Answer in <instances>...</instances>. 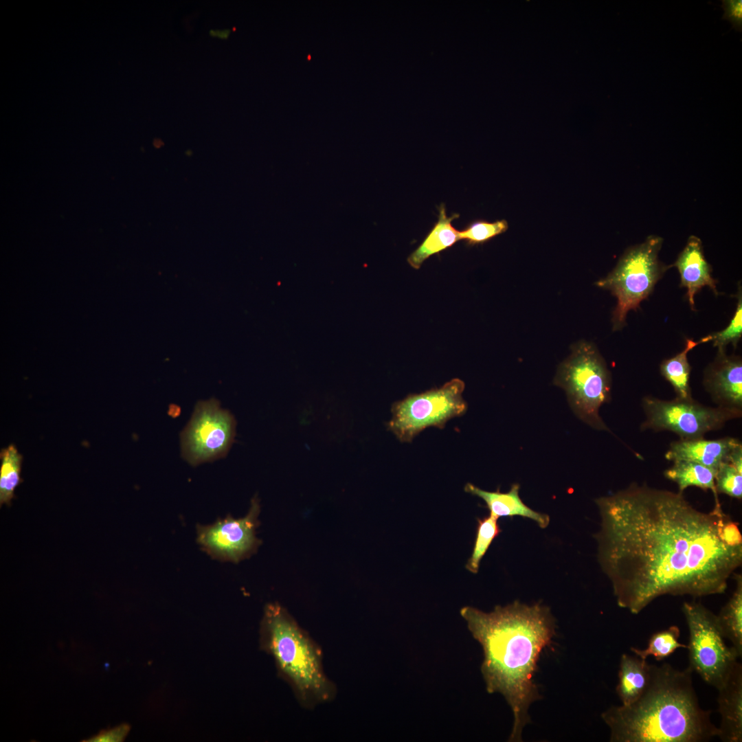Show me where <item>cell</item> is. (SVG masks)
I'll return each mask as SVG.
<instances>
[{"instance_id": "7", "label": "cell", "mask_w": 742, "mask_h": 742, "mask_svg": "<svg viewBox=\"0 0 742 742\" xmlns=\"http://www.w3.org/2000/svg\"><path fill=\"white\" fill-rule=\"evenodd\" d=\"M465 384L456 378L439 388L410 394L395 402L391 409L392 418L387 423L402 442H410L428 427H445L450 419L463 415L467 404L462 397Z\"/></svg>"}, {"instance_id": "19", "label": "cell", "mask_w": 742, "mask_h": 742, "mask_svg": "<svg viewBox=\"0 0 742 742\" xmlns=\"http://www.w3.org/2000/svg\"><path fill=\"white\" fill-rule=\"evenodd\" d=\"M715 474V470L689 460L675 461L664 473L666 479L677 484L679 493H683L689 486H697L705 491L710 490L714 494L715 502H718Z\"/></svg>"}, {"instance_id": "21", "label": "cell", "mask_w": 742, "mask_h": 742, "mask_svg": "<svg viewBox=\"0 0 742 742\" xmlns=\"http://www.w3.org/2000/svg\"><path fill=\"white\" fill-rule=\"evenodd\" d=\"M699 344V341L687 339L685 348L675 356L664 360L660 364L662 376L673 386L676 398H692L690 387L691 367L688 361V352Z\"/></svg>"}, {"instance_id": "2", "label": "cell", "mask_w": 742, "mask_h": 742, "mask_svg": "<svg viewBox=\"0 0 742 742\" xmlns=\"http://www.w3.org/2000/svg\"><path fill=\"white\" fill-rule=\"evenodd\" d=\"M460 615L483 649L481 671L486 690L501 693L513 711L509 741H521L529 707L540 699L533 677L542 650L554 635V618L540 603L519 601L497 605L489 613L466 606Z\"/></svg>"}, {"instance_id": "14", "label": "cell", "mask_w": 742, "mask_h": 742, "mask_svg": "<svg viewBox=\"0 0 742 742\" xmlns=\"http://www.w3.org/2000/svg\"><path fill=\"white\" fill-rule=\"evenodd\" d=\"M718 690L721 723L717 736L723 742L742 741V666L737 662L726 683Z\"/></svg>"}, {"instance_id": "25", "label": "cell", "mask_w": 742, "mask_h": 742, "mask_svg": "<svg viewBox=\"0 0 742 742\" xmlns=\"http://www.w3.org/2000/svg\"><path fill=\"white\" fill-rule=\"evenodd\" d=\"M737 308L728 326L719 332L710 334L702 339L699 344L712 341L713 346L718 348V352L725 351L728 344L736 347L742 334V297L741 290L738 292Z\"/></svg>"}, {"instance_id": "8", "label": "cell", "mask_w": 742, "mask_h": 742, "mask_svg": "<svg viewBox=\"0 0 742 742\" xmlns=\"http://www.w3.org/2000/svg\"><path fill=\"white\" fill-rule=\"evenodd\" d=\"M682 611L689 631L688 667L718 690L728 679L739 657L726 644L715 614L695 602L684 603Z\"/></svg>"}, {"instance_id": "28", "label": "cell", "mask_w": 742, "mask_h": 742, "mask_svg": "<svg viewBox=\"0 0 742 742\" xmlns=\"http://www.w3.org/2000/svg\"><path fill=\"white\" fill-rule=\"evenodd\" d=\"M718 534L726 544L732 547H742V537L739 524L732 521L723 512L719 518Z\"/></svg>"}, {"instance_id": "10", "label": "cell", "mask_w": 742, "mask_h": 742, "mask_svg": "<svg viewBox=\"0 0 742 742\" xmlns=\"http://www.w3.org/2000/svg\"><path fill=\"white\" fill-rule=\"evenodd\" d=\"M234 416L211 398L199 401L181 433V455L192 466L225 457L236 434Z\"/></svg>"}, {"instance_id": "6", "label": "cell", "mask_w": 742, "mask_h": 742, "mask_svg": "<svg viewBox=\"0 0 742 742\" xmlns=\"http://www.w3.org/2000/svg\"><path fill=\"white\" fill-rule=\"evenodd\" d=\"M662 243L660 236H648L642 243L629 248L613 271L596 282L617 299L612 316L614 330L624 326L627 313L639 308L669 268L658 259Z\"/></svg>"}, {"instance_id": "16", "label": "cell", "mask_w": 742, "mask_h": 742, "mask_svg": "<svg viewBox=\"0 0 742 742\" xmlns=\"http://www.w3.org/2000/svg\"><path fill=\"white\" fill-rule=\"evenodd\" d=\"M519 484H513L507 493H501L499 491L492 492L467 483L464 491L482 499L490 511V515L497 519L501 517L521 516L535 521L540 528H546L549 525L550 517L526 505L519 497Z\"/></svg>"}, {"instance_id": "13", "label": "cell", "mask_w": 742, "mask_h": 742, "mask_svg": "<svg viewBox=\"0 0 742 742\" xmlns=\"http://www.w3.org/2000/svg\"><path fill=\"white\" fill-rule=\"evenodd\" d=\"M676 267L680 274V286L687 289L686 295L692 310L695 311L694 297L704 286L710 288L716 295L717 281L712 276V267L706 260L701 240L690 236L675 262L669 266Z\"/></svg>"}, {"instance_id": "31", "label": "cell", "mask_w": 742, "mask_h": 742, "mask_svg": "<svg viewBox=\"0 0 742 742\" xmlns=\"http://www.w3.org/2000/svg\"><path fill=\"white\" fill-rule=\"evenodd\" d=\"M231 33V30H210L209 34L212 37H216L221 39H227Z\"/></svg>"}, {"instance_id": "15", "label": "cell", "mask_w": 742, "mask_h": 742, "mask_svg": "<svg viewBox=\"0 0 742 742\" xmlns=\"http://www.w3.org/2000/svg\"><path fill=\"white\" fill-rule=\"evenodd\" d=\"M741 444L740 440L731 437L716 440H679L670 445L665 458L673 462H695L717 471L720 464L727 461L730 452Z\"/></svg>"}, {"instance_id": "17", "label": "cell", "mask_w": 742, "mask_h": 742, "mask_svg": "<svg viewBox=\"0 0 742 742\" xmlns=\"http://www.w3.org/2000/svg\"><path fill=\"white\" fill-rule=\"evenodd\" d=\"M438 221L435 223L418 247L407 258L409 265L418 269L425 260L430 256L453 246L459 239V232L452 225V221L459 217L458 214L447 216L446 207L442 203L438 207Z\"/></svg>"}, {"instance_id": "26", "label": "cell", "mask_w": 742, "mask_h": 742, "mask_svg": "<svg viewBox=\"0 0 742 742\" xmlns=\"http://www.w3.org/2000/svg\"><path fill=\"white\" fill-rule=\"evenodd\" d=\"M508 229L505 220L495 222L477 221L469 224L462 231L459 232V239L473 245L484 243L493 237L499 235Z\"/></svg>"}, {"instance_id": "22", "label": "cell", "mask_w": 742, "mask_h": 742, "mask_svg": "<svg viewBox=\"0 0 742 742\" xmlns=\"http://www.w3.org/2000/svg\"><path fill=\"white\" fill-rule=\"evenodd\" d=\"M0 505L10 506L14 491L21 483L22 455L16 446L10 445L0 452Z\"/></svg>"}, {"instance_id": "1", "label": "cell", "mask_w": 742, "mask_h": 742, "mask_svg": "<svg viewBox=\"0 0 742 742\" xmlns=\"http://www.w3.org/2000/svg\"><path fill=\"white\" fill-rule=\"evenodd\" d=\"M598 559L620 607L638 614L664 595L725 592L742 563V547L718 534L723 510L693 506L683 493L631 484L597 498Z\"/></svg>"}, {"instance_id": "11", "label": "cell", "mask_w": 742, "mask_h": 742, "mask_svg": "<svg viewBox=\"0 0 742 742\" xmlns=\"http://www.w3.org/2000/svg\"><path fill=\"white\" fill-rule=\"evenodd\" d=\"M260 506L254 496L247 514L234 518L227 515L209 525H198L196 541L212 558L238 563L255 553L261 541L256 536Z\"/></svg>"}, {"instance_id": "12", "label": "cell", "mask_w": 742, "mask_h": 742, "mask_svg": "<svg viewBox=\"0 0 742 742\" xmlns=\"http://www.w3.org/2000/svg\"><path fill=\"white\" fill-rule=\"evenodd\" d=\"M704 385L717 406L742 410L741 359L718 352L706 369Z\"/></svg>"}, {"instance_id": "29", "label": "cell", "mask_w": 742, "mask_h": 742, "mask_svg": "<svg viewBox=\"0 0 742 742\" xmlns=\"http://www.w3.org/2000/svg\"><path fill=\"white\" fill-rule=\"evenodd\" d=\"M721 7L724 10L723 19L730 21L732 27L738 32L742 31V1L723 0Z\"/></svg>"}, {"instance_id": "4", "label": "cell", "mask_w": 742, "mask_h": 742, "mask_svg": "<svg viewBox=\"0 0 742 742\" xmlns=\"http://www.w3.org/2000/svg\"><path fill=\"white\" fill-rule=\"evenodd\" d=\"M261 642L302 706L313 708L335 698L337 688L324 673L319 647L278 603L265 608Z\"/></svg>"}, {"instance_id": "5", "label": "cell", "mask_w": 742, "mask_h": 742, "mask_svg": "<svg viewBox=\"0 0 742 742\" xmlns=\"http://www.w3.org/2000/svg\"><path fill=\"white\" fill-rule=\"evenodd\" d=\"M554 383L563 389L574 414L593 429L611 433L599 415L611 399V374L593 344L581 341L558 367Z\"/></svg>"}, {"instance_id": "18", "label": "cell", "mask_w": 742, "mask_h": 742, "mask_svg": "<svg viewBox=\"0 0 742 742\" xmlns=\"http://www.w3.org/2000/svg\"><path fill=\"white\" fill-rule=\"evenodd\" d=\"M649 675L650 664L647 660L626 653L622 655L616 686L622 705H629L641 696L647 686Z\"/></svg>"}, {"instance_id": "24", "label": "cell", "mask_w": 742, "mask_h": 742, "mask_svg": "<svg viewBox=\"0 0 742 742\" xmlns=\"http://www.w3.org/2000/svg\"><path fill=\"white\" fill-rule=\"evenodd\" d=\"M500 532L501 529L495 517L489 515L477 519L475 544L472 554L465 565L467 570L473 574L477 573L482 559Z\"/></svg>"}, {"instance_id": "23", "label": "cell", "mask_w": 742, "mask_h": 742, "mask_svg": "<svg viewBox=\"0 0 742 742\" xmlns=\"http://www.w3.org/2000/svg\"><path fill=\"white\" fill-rule=\"evenodd\" d=\"M679 627L672 625L666 629L653 633L646 649H639L631 647V651L641 659L647 660L649 655H651L657 661H662L670 656L677 649H687L686 644L679 642Z\"/></svg>"}, {"instance_id": "27", "label": "cell", "mask_w": 742, "mask_h": 742, "mask_svg": "<svg viewBox=\"0 0 742 742\" xmlns=\"http://www.w3.org/2000/svg\"><path fill=\"white\" fill-rule=\"evenodd\" d=\"M715 481L717 493L741 499L742 473L731 463L724 461L720 464L716 471Z\"/></svg>"}, {"instance_id": "30", "label": "cell", "mask_w": 742, "mask_h": 742, "mask_svg": "<svg viewBox=\"0 0 742 742\" xmlns=\"http://www.w3.org/2000/svg\"><path fill=\"white\" fill-rule=\"evenodd\" d=\"M130 730L128 724H121L113 728L101 731L98 734L85 740L86 742H120L123 741Z\"/></svg>"}, {"instance_id": "20", "label": "cell", "mask_w": 742, "mask_h": 742, "mask_svg": "<svg viewBox=\"0 0 742 742\" xmlns=\"http://www.w3.org/2000/svg\"><path fill=\"white\" fill-rule=\"evenodd\" d=\"M736 587L728 603L717 616L724 638L728 639L739 657L742 655V577L735 574Z\"/></svg>"}, {"instance_id": "9", "label": "cell", "mask_w": 742, "mask_h": 742, "mask_svg": "<svg viewBox=\"0 0 742 742\" xmlns=\"http://www.w3.org/2000/svg\"><path fill=\"white\" fill-rule=\"evenodd\" d=\"M642 406L645 420L641 430L669 431L684 440L704 438L707 432L719 429L742 416L741 409L706 406L693 398L667 401L646 396Z\"/></svg>"}, {"instance_id": "3", "label": "cell", "mask_w": 742, "mask_h": 742, "mask_svg": "<svg viewBox=\"0 0 742 742\" xmlns=\"http://www.w3.org/2000/svg\"><path fill=\"white\" fill-rule=\"evenodd\" d=\"M687 667L650 664L649 680L629 705L613 706L602 719L611 742H702L717 737L711 712L702 709Z\"/></svg>"}]
</instances>
